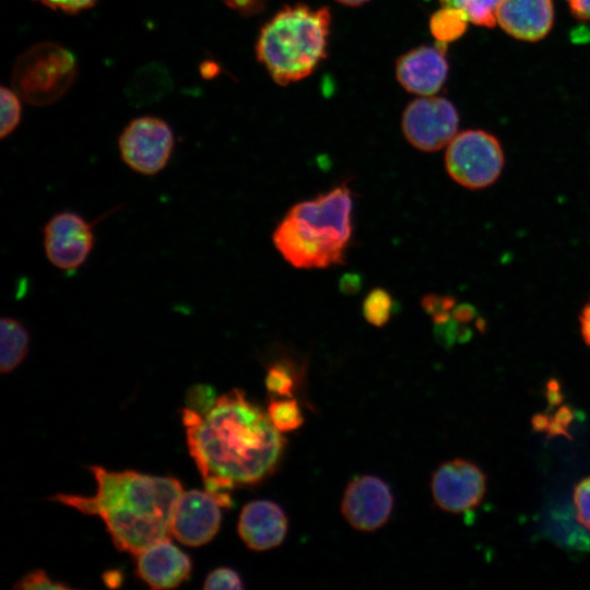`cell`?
I'll return each mask as SVG.
<instances>
[{
    "label": "cell",
    "mask_w": 590,
    "mask_h": 590,
    "mask_svg": "<svg viewBox=\"0 0 590 590\" xmlns=\"http://www.w3.org/2000/svg\"><path fill=\"white\" fill-rule=\"evenodd\" d=\"M187 445L204 482L222 507H231L229 491L255 485L271 475L286 439L268 413L233 389L201 414L182 410Z\"/></svg>",
    "instance_id": "6da1fadb"
},
{
    "label": "cell",
    "mask_w": 590,
    "mask_h": 590,
    "mask_svg": "<svg viewBox=\"0 0 590 590\" xmlns=\"http://www.w3.org/2000/svg\"><path fill=\"white\" fill-rule=\"evenodd\" d=\"M91 471L97 483L95 495L57 494L49 499L101 517L116 547L133 555L172 536L173 515L182 494L179 481L98 465Z\"/></svg>",
    "instance_id": "7a4b0ae2"
},
{
    "label": "cell",
    "mask_w": 590,
    "mask_h": 590,
    "mask_svg": "<svg viewBox=\"0 0 590 590\" xmlns=\"http://www.w3.org/2000/svg\"><path fill=\"white\" fill-rule=\"evenodd\" d=\"M353 198L346 185L294 204L273 232L282 257L297 269H322L344 261L352 236Z\"/></svg>",
    "instance_id": "3957f363"
},
{
    "label": "cell",
    "mask_w": 590,
    "mask_h": 590,
    "mask_svg": "<svg viewBox=\"0 0 590 590\" xmlns=\"http://www.w3.org/2000/svg\"><path fill=\"white\" fill-rule=\"evenodd\" d=\"M331 12L305 3L283 7L261 27L256 56L271 79L285 86L310 75L327 57Z\"/></svg>",
    "instance_id": "277c9868"
},
{
    "label": "cell",
    "mask_w": 590,
    "mask_h": 590,
    "mask_svg": "<svg viewBox=\"0 0 590 590\" xmlns=\"http://www.w3.org/2000/svg\"><path fill=\"white\" fill-rule=\"evenodd\" d=\"M76 76L73 54L54 42L33 45L19 56L12 71V86L26 103L44 106L57 102Z\"/></svg>",
    "instance_id": "5b68a950"
},
{
    "label": "cell",
    "mask_w": 590,
    "mask_h": 590,
    "mask_svg": "<svg viewBox=\"0 0 590 590\" xmlns=\"http://www.w3.org/2000/svg\"><path fill=\"white\" fill-rule=\"evenodd\" d=\"M504 165L505 155L499 140L485 130L458 132L446 149L448 175L471 190L492 186L500 177Z\"/></svg>",
    "instance_id": "8992f818"
},
{
    "label": "cell",
    "mask_w": 590,
    "mask_h": 590,
    "mask_svg": "<svg viewBox=\"0 0 590 590\" xmlns=\"http://www.w3.org/2000/svg\"><path fill=\"white\" fill-rule=\"evenodd\" d=\"M175 148L174 132L163 119L142 116L131 120L118 139L122 162L143 176H155L168 164Z\"/></svg>",
    "instance_id": "52a82bcc"
},
{
    "label": "cell",
    "mask_w": 590,
    "mask_h": 590,
    "mask_svg": "<svg viewBox=\"0 0 590 590\" xmlns=\"http://www.w3.org/2000/svg\"><path fill=\"white\" fill-rule=\"evenodd\" d=\"M402 131L408 142L423 152H435L449 144L458 133L456 106L439 96H421L403 110Z\"/></svg>",
    "instance_id": "ba28073f"
},
{
    "label": "cell",
    "mask_w": 590,
    "mask_h": 590,
    "mask_svg": "<svg viewBox=\"0 0 590 590\" xmlns=\"http://www.w3.org/2000/svg\"><path fill=\"white\" fill-rule=\"evenodd\" d=\"M94 244V222L71 210L55 213L43 227L45 256L50 264L64 272L81 268Z\"/></svg>",
    "instance_id": "9c48e42d"
},
{
    "label": "cell",
    "mask_w": 590,
    "mask_h": 590,
    "mask_svg": "<svg viewBox=\"0 0 590 590\" xmlns=\"http://www.w3.org/2000/svg\"><path fill=\"white\" fill-rule=\"evenodd\" d=\"M430 489L440 509L453 514L465 512L482 502L486 492V477L473 462L453 459L436 469Z\"/></svg>",
    "instance_id": "30bf717a"
},
{
    "label": "cell",
    "mask_w": 590,
    "mask_h": 590,
    "mask_svg": "<svg viewBox=\"0 0 590 590\" xmlns=\"http://www.w3.org/2000/svg\"><path fill=\"white\" fill-rule=\"evenodd\" d=\"M393 496L385 481L374 475L354 477L346 486L341 512L356 530L370 532L381 528L390 518Z\"/></svg>",
    "instance_id": "8fae6325"
},
{
    "label": "cell",
    "mask_w": 590,
    "mask_h": 590,
    "mask_svg": "<svg viewBox=\"0 0 590 590\" xmlns=\"http://www.w3.org/2000/svg\"><path fill=\"white\" fill-rule=\"evenodd\" d=\"M217 499L208 491L182 492L172 520V535L188 546L208 543L217 533L221 510Z\"/></svg>",
    "instance_id": "7c38bea8"
},
{
    "label": "cell",
    "mask_w": 590,
    "mask_h": 590,
    "mask_svg": "<svg viewBox=\"0 0 590 590\" xmlns=\"http://www.w3.org/2000/svg\"><path fill=\"white\" fill-rule=\"evenodd\" d=\"M446 45H423L408 50L396 62V78L409 93L420 96L435 95L445 84L449 64Z\"/></svg>",
    "instance_id": "4fadbf2b"
},
{
    "label": "cell",
    "mask_w": 590,
    "mask_h": 590,
    "mask_svg": "<svg viewBox=\"0 0 590 590\" xmlns=\"http://www.w3.org/2000/svg\"><path fill=\"white\" fill-rule=\"evenodd\" d=\"M495 16L511 37L538 42L552 30L554 4L553 0H499Z\"/></svg>",
    "instance_id": "5bb4252c"
},
{
    "label": "cell",
    "mask_w": 590,
    "mask_h": 590,
    "mask_svg": "<svg viewBox=\"0 0 590 590\" xmlns=\"http://www.w3.org/2000/svg\"><path fill=\"white\" fill-rule=\"evenodd\" d=\"M237 529L250 550L267 551L279 546L285 539L287 517L274 502L253 500L243 507Z\"/></svg>",
    "instance_id": "9a60e30c"
},
{
    "label": "cell",
    "mask_w": 590,
    "mask_h": 590,
    "mask_svg": "<svg viewBox=\"0 0 590 590\" xmlns=\"http://www.w3.org/2000/svg\"><path fill=\"white\" fill-rule=\"evenodd\" d=\"M135 556L138 576L153 589L175 588L191 571L189 557L169 539L152 544Z\"/></svg>",
    "instance_id": "2e32d148"
},
{
    "label": "cell",
    "mask_w": 590,
    "mask_h": 590,
    "mask_svg": "<svg viewBox=\"0 0 590 590\" xmlns=\"http://www.w3.org/2000/svg\"><path fill=\"white\" fill-rule=\"evenodd\" d=\"M172 85L166 68L158 63H151L134 73L126 93L132 103L148 105L166 95Z\"/></svg>",
    "instance_id": "e0dca14e"
},
{
    "label": "cell",
    "mask_w": 590,
    "mask_h": 590,
    "mask_svg": "<svg viewBox=\"0 0 590 590\" xmlns=\"http://www.w3.org/2000/svg\"><path fill=\"white\" fill-rule=\"evenodd\" d=\"M0 322V370L8 374L26 357L30 333L20 320L11 316H2Z\"/></svg>",
    "instance_id": "ac0fdd59"
},
{
    "label": "cell",
    "mask_w": 590,
    "mask_h": 590,
    "mask_svg": "<svg viewBox=\"0 0 590 590\" xmlns=\"http://www.w3.org/2000/svg\"><path fill=\"white\" fill-rule=\"evenodd\" d=\"M470 22L467 13L458 8L441 7L429 19V31L441 44L459 39L467 31Z\"/></svg>",
    "instance_id": "d6986e66"
},
{
    "label": "cell",
    "mask_w": 590,
    "mask_h": 590,
    "mask_svg": "<svg viewBox=\"0 0 590 590\" xmlns=\"http://www.w3.org/2000/svg\"><path fill=\"white\" fill-rule=\"evenodd\" d=\"M362 310L367 322L381 328L390 320L394 310V302L388 291L376 287L366 295Z\"/></svg>",
    "instance_id": "ffe728a7"
},
{
    "label": "cell",
    "mask_w": 590,
    "mask_h": 590,
    "mask_svg": "<svg viewBox=\"0 0 590 590\" xmlns=\"http://www.w3.org/2000/svg\"><path fill=\"white\" fill-rule=\"evenodd\" d=\"M268 415L281 433H288L299 428L304 422L298 403L294 399H272L268 405Z\"/></svg>",
    "instance_id": "44dd1931"
},
{
    "label": "cell",
    "mask_w": 590,
    "mask_h": 590,
    "mask_svg": "<svg viewBox=\"0 0 590 590\" xmlns=\"http://www.w3.org/2000/svg\"><path fill=\"white\" fill-rule=\"evenodd\" d=\"M441 7L463 10L470 22L484 27L496 24V8L499 0H439Z\"/></svg>",
    "instance_id": "7402d4cb"
},
{
    "label": "cell",
    "mask_w": 590,
    "mask_h": 590,
    "mask_svg": "<svg viewBox=\"0 0 590 590\" xmlns=\"http://www.w3.org/2000/svg\"><path fill=\"white\" fill-rule=\"evenodd\" d=\"M266 386L273 394L292 398L296 386L295 371L288 363H274L268 369Z\"/></svg>",
    "instance_id": "603a6c76"
},
{
    "label": "cell",
    "mask_w": 590,
    "mask_h": 590,
    "mask_svg": "<svg viewBox=\"0 0 590 590\" xmlns=\"http://www.w3.org/2000/svg\"><path fill=\"white\" fill-rule=\"evenodd\" d=\"M0 138L10 135L19 126L22 115L21 97L13 90L2 86Z\"/></svg>",
    "instance_id": "cb8c5ba5"
},
{
    "label": "cell",
    "mask_w": 590,
    "mask_h": 590,
    "mask_svg": "<svg viewBox=\"0 0 590 590\" xmlns=\"http://www.w3.org/2000/svg\"><path fill=\"white\" fill-rule=\"evenodd\" d=\"M455 298L449 295L427 294L421 300L422 307L432 316L435 324L451 318L449 311L455 308Z\"/></svg>",
    "instance_id": "d4e9b609"
},
{
    "label": "cell",
    "mask_w": 590,
    "mask_h": 590,
    "mask_svg": "<svg viewBox=\"0 0 590 590\" xmlns=\"http://www.w3.org/2000/svg\"><path fill=\"white\" fill-rule=\"evenodd\" d=\"M573 500L577 520L590 532V476L575 486Z\"/></svg>",
    "instance_id": "484cf974"
},
{
    "label": "cell",
    "mask_w": 590,
    "mask_h": 590,
    "mask_svg": "<svg viewBox=\"0 0 590 590\" xmlns=\"http://www.w3.org/2000/svg\"><path fill=\"white\" fill-rule=\"evenodd\" d=\"M241 578L234 569L220 567L212 570L204 580L203 589H243Z\"/></svg>",
    "instance_id": "4316f807"
},
{
    "label": "cell",
    "mask_w": 590,
    "mask_h": 590,
    "mask_svg": "<svg viewBox=\"0 0 590 590\" xmlns=\"http://www.w3.org/2000/svg\"><path fill=\"white\" fill-rule=\"evenodd\" d=\"M215 400L211 387L198 385L192 387L187 394V408L203 414L211 409Z\"/></svg>",
    "instance_id": "83f0119b"
},
{
    "label": "cell",
    "mask_w": 590,
    "mask_h": 590,
    "mask_svg": "<svg viewBox=\"0 0 590 590\" xmlns=\"http://www.w3.org/2000/svg\"><path fill=\"white\" fill-rule=\"evenodd\" d=\"M16 589H68L69 586L51 580L44 570L37 569L24 575L14 586Z\"/></svg>",
    "instance_id": "f1b7e54d"
},
{
    "label": "cell",
    "mask_w": 590,
    "mask_h": 590,
    "mask_svg": "<svg viewBox=\"0 0 590 590\" xmlns=\"http://www.w3.org/2000/svg\"><path fill=\"white\" fill-rule=\"evenodd\" d=\"M55 11L74 14L92 8L97 0H34Z\"/></svg>",
    "instance_id": "f546056e"
},
{
    "label": "cell",
    "mask_w": 590,
    "mask_h": 590,
    "mask_svg": "<svg viewBox=\"0 0 590 590\" xmlns=\"http://www.w3.org/2000/svg\"><path fill=\"white\" fill-rule=\"evenodd\" d=\"M224 3L241 15L248 16L260 13L267 4V0H223Z\"/></svg>",
    "instance_id": "4dcf8cb0"
},
{
    "label": "cell",
    "mask_w": 590,
    "mask_h": 590,
    "mask_svg": "<svg viewBox=\"0 0 590 590\" xmlns=\"http://www.w3.org/2000/svg\"><path fill=\"white\" fill-rule=\"evenodd\" d=\"M362 276L358 273H344L339 281V288L343 294L354 295L361 291Z\"/></svg>",
    "instance_id": "1f68e13d"
},
{
    "label": "cell",
    "mask_w": 590,
    "mask_h": 590,
    "mask_svg": "<svg viewBox=\"0 0 590 590\" xmlns=\"http://www.w3.org/2000/svg\"><path fill=\"white\" fill-rule=\"evenodd\" d=\"M579 326L580 334L585 343L590 347V298L580 311Z\"/></svg>",
    "instance_id": "d6a6232c"
},
{
    "label": "cell",
    "mask_w": 590,
    "mask_h": 590,
    "mask_svg": "<svg viewBox=\"0 0 590 590\" xmlns=\"http://www.w3.org/2000/svg\"><path fill=\"white\" fill-rule=\"evenodd\" d=\"M569 8L577 19L590 20V0H569Z\"/></svg>",
    "instance_id": "836d02e7"
},
{
    "label": "cell",
    "mask_w": 590,
    "mask_h": 590,
    "mask_svg": "<svg viewBox=\"0 0 590 590\" xmlns=\"http://www.w3.org/2000/svg\"><path fill=\"white\" fill-rule=\"evenodd\" d=\"M340 4L346 5V7H361L370 0H334Z\"/></svg>",
    "instance_id": "e575fe53"
},
{
    "label": "cell",
    "mask_w": 590,
    "mask_h": 590,
    "mask_svg": "<svg viewBox=\"0 0 590 590\" xmlns=\"http://www.w3.org/2000/svg\"><path fill=\"white\" fill-rule=\"evenodd\" d=\"M567 1H569V0H567Z\"/></svg>",
    "instance_id": "d590c367"
}]
</instances>
